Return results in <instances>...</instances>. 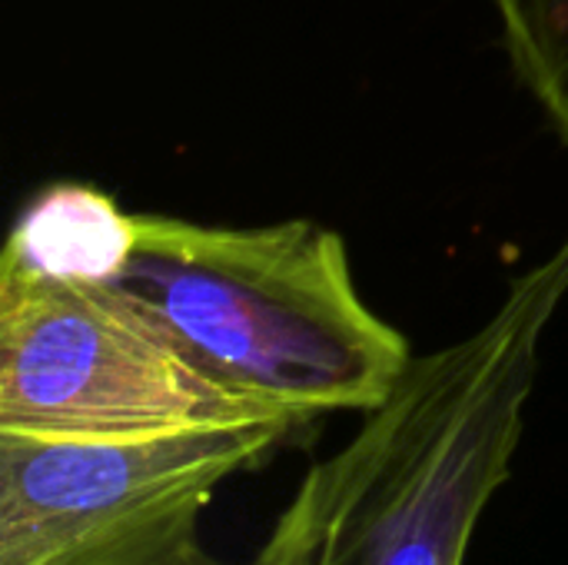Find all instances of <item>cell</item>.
I'll return each mask as SVG.
<instances>
[{
  "label": "cell",
  "mask_w": 568,
  "mask_h": 565,
  "mask_svg": "<svg viewBox=\"0 0 568 565\" xmlns=\"http://www.w3.org/2000/svg\"><path fill=\"white\" fill-rule=\"evenodd\" d=\"M253 416L286 413L206 376L106 286L0 263V433L133 436Z\"/></svg>",
  "instance_id": "4"
},
{
  "label": "cell",
  "mask_w": 568,
  "mask_h": 565,
  "mask_svg": "<svg viewBox=\"0 0 568 565\" xmlns=\"http://www.w3.org/2000/svg\"><path fill=\"white\" fill-rule=\"evenodd\" d=\"M136 243V213L93 183H50L20 210L0 263L43 280L110 286Z\"/></svg>",
  "instance_id": "5"
},
{
  "label": "cell",
  "mask_w": 568,
  "mask_h": 565,
  "mask_svg": "<svg viewBox=\"0 0 568 565\" xmlns=\"http://www.w3.org/2000/svg\"><path fill=\"white\" fill-rule=\"evenodd\" d=\"M568 293V236L466 340L413 356L359 433L310 466L250 563L463 565L513 473L539 346Z\"/></svg>",
  "instance_id": "1"
},
{
  "label": "cell",
  "mask_w": 568,
  "mask_h": 565,
  "mask_svg": "<svg viewBox=\"0 0 568 565\" xmlns=\"http://www.w3.org/2000/svg\"><path fill=\"white\" fill-rule=\"evenodd\" d=\"M306 423L253 416L133 436L0 433V565H170L216 490Z\"/></svg>",
  "instance_id": "3"
},
{
  "label": "cell",
  "mask_w": 568,
  "mask_h": 565,
  "mask_svg": "<svg viewBox=\"0 0 568 565\" xmlns=\"http://www.w3.org/2000/svg\"><path fill=\"white\" fill-rule=\"evenodd\" d=\"M170 565H230V563H223V559H213L206 549H200V543H193L183 556H176L173 563Z\"/></svg>",
  "instance_id": "7"
},
{
  "label": "cell",
  "mask_w": 568,
  "mask_h": 565,
  "mask_svg": "<svg viewBox=\"0 0 568 565\" xmlns=\"http://www.w3.org/2000/svg\"><path fill=\"white\" fill-rule=\"evenodd\" d=\"M519 83L568 147V0H493Z\"/></svg>",
  "instance_id": "6"
},
{
  "label": "cell",
  "mask_w": 568,
  "mask_h": 565,
  "mask_svg": "<svg viewBox=\"0 0 568 565\" xmlns=\"http://www.w3.org/2000/svg\"><path fill=\"white\" fill-rule=\"evenodd\" d=\"M106 290L206 376L303 423L383 406L413 363L409 340L359 296L343 236L316 220L136 213L133 253Z\"/></svg>",
  "instance_id": "2"
}]
</instances>
